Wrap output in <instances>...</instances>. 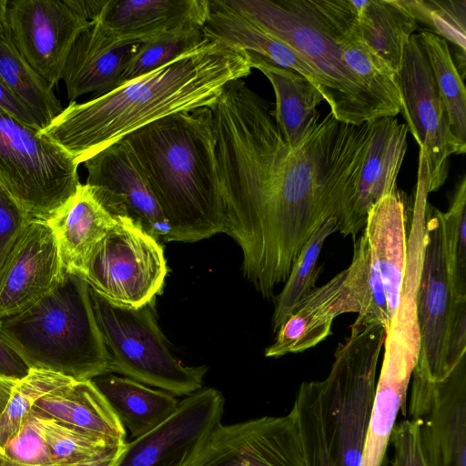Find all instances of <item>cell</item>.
Listing matches in <instances>:
<instances>
[{"label":"cell","mask_w":466,"mask_h":466,"mask_svg":"<svg viewBox=\"0 0 466 466\" xmlns=\"http://www.w3.org/2000/svg\"><path fill=\"white\" fill-rule=\"evenodd\" d=\"M209 109L226 234L241 248L244 277L272 299L326 219L350 224L373 120L349 124L329 112L291 148L270 105L242 79Z\"/></svg>","instance_id":"1"},{"label":"cell","mask_w":466,"mask_h":466,"mask_svg":"<svg viewBox=\"0 0 466 466\" xmlns=\"http://www.w3.org/2000/svg\"><path fill=\"white\" fill-rule=\"evenodd\" d=\"M251 69L248 52L208 39L151 73L88 101L70 102L41 133L80 164L159 118L211 107L227 84Z\"/></svg>","instance_id":"2"},{"label":"cell","mask_w":466,"mask_h":466,"mask_svg":"<svg viewBox=\"0 0 466 466\" xmlns=\"http://www.w3.org/2000/svg\"><path fill=\"white\" fill-rule=\"evenodd\" d=\"M122 139L167 221L165 242H195L226 233L208 107L167 116Z\"/></svg>","instance_id":"3"},{"label":"cell","mask_w":466,"mask_h":466,"mask_svg":"<svg viewBox=\"0 0 466 466\" xmlns=\"http://www.w3.org/2000/svg\"><path fill=\"white\" fill-rule=\"evenodd\" d=\"M0 338L29 369L77 381L112 373L90 287L78 274L65 272L58 285L31 307L0 319Z\"/></svg>","instance_id":"4"},{"label":"cell","mask_w":466,"mask_h":466,"mask_svg":"<svg viewBox=\"0 0 466 466\" xmlns=\"http://www.w3.org/2000/svg\"><path fill=\"white\" fill-rule=\"evenodd\" d=\"M228 4L300 54L327 82L330 112L360 125L390 116L342 58L339 34L350 0H227Z\"/></svg>","instance_id":"5"},{"label":"cell","mask_w":466,"mask_h":466,"mask_svg":"<svg viewBox=\"0 0 466 466\" xmlns=\"http://www.w3.org/2000/svg\"><path fill=\"white\" fill-rule=\"evenodd\" d=\"M385 329L354 321L319 381L321 416L336 466H360L376 393V374Z\"/></svg>","instance_id":"6"},{"label":"cell","mask_w":466,"mask_h":466,"mask_svg":"<svg viewBox=\"0 0 466 466\" xmlns=\"http://www.w3.org/2000/svg\"><path fill=\"white\" fill-rule=\"evenodd\" d=\"M95 316L111 360V372L173 395L202 388L206 366L184 365L170 351L155 317V300L129 307L115 303L90 288Z\"/></svg>","instance_id":"7"},{"label":"cell","mask_w":466,"mask_h":466,"mask_svg":"<svg viewBox=\"0 0 466 466\" xmlns=\"http://www.w3.org/2000/svg\"><path fill=\"white\" fill-rule=\"evenodd\" d=\"M78 165L41 130L0 109V187L30 218L47 220L76 191Z\"/></svg>","instance_id":"8"},{"label":"cell","mask_w":466,"mask_h":466,"mask_svg":"<svg viewBox=\"0 0 466 466\" xmlns=\"http://www.w3.org/2000/svg\"><path fill=\"white\" fill-rule=\"evenodd\" d=\"M167 273L160 240L130 219L116 218L90 254L82 277L107 299L141 307L162 292Z\"/></svg>","instance_id":"9"},{"label":"cell","mask_w":466,"mask_h":466,"mask_svg":"<svg viewBox=\"0 0 466 466\" xmlns=\"http://www.w3.org/2000/svg\"><path fill=\"white\" fill-rule=\"evenodd\" d=\"M396 82L400 112L426 164L428 191H437L447 179L449 157L464 154L466 144L451 131L445 106L418 35H412L404 47Z\"/></svg>","instance_id":"10"},{"label":"cell","mask_w":466,"mask_h":466,"mask_svg":"<svg viewBox=\"0 0 466 466\" xmlns=\"http://www.w3.org/2000/svg\"><path fill=\"white\" fill-rule=\"evenodd\" d=\"M466 299L453 298L447 270L441 210L426 211L422 266L416 294L420 355L415 370L432 381L448 376L447 348L453 318Z\"/></svg>","instance_id":"11"},{"label":"cell","mask_w":466,"mask_h":466,"mask_svg":"<svg viewBox=\"0 0 466 466\" xmlns=\"http://www.w3.org/2000/svg\"><path fill=\"white\" fill-rule=\"evenodd\" d=\"M407 408L427 466H466V355L441 380L414 370Z\"/></svg>","instance_id":"12"},{"label":"cell","mask_w":466,"mask_h":466,"mask_svg":"<svg viewBox=\"0 0 466 466\" xmlns=\"http://www.w3.org/2000/svg\"><path fill=\"white\" fill-rule=\"evenodd\" d=\"M224 403L214 388L187 395L163 422L126 442L114 466H188L221 424Z\"/></svg>","instance_id":"13"},{"label":"cell","mask_w":466,"mask_h":466,"mask_svg":"<svg viewBox=\"0 0 466 466\" xmlns=\"http://www.w3.org/2000/svg\"><path fill=\"white\" fill-rule=\"evenodd\" d=\"M7 19L13 44L53 87L75 41L92 25L71 0L8 1Z\"/></svg>","instance_id":"14"},{"label":"cell","mask_w":466,"mask_h":466,"mask_svg":"<svg viewBox=\"0 0 466 466\" xmlns=\"http://www.w3.org/2000/svg\"><path fill=\"white\" fill-rule=\"evenodd\" d=\"M188 466H307L291 412L219 424Z\"/></svg>","instance_id":"15"},{"label":"cell","mask_w":466,"mask_h":466,"mask_svg":"<svg viewBox=\"0 0 466 466\" xmlns=\"http://www.w3.org/2000/svg\"><path fill=\"white\" fill-rule=\"evenodd\" d=\"M88 185L114 218L130 219L151 236L162 239L169 228L134 154L119 140L83 162Z\"/></svg>","instance_id":"16"},{"label":"cell","mask_w":466,"mask_h":466,"mask_svg":"<svg viewBox=\"0 0 466 466\" xmlns=\"http://www.w3.org/2000/svg\"><path fill=\"white\" fill-rule=\"evenodd\" d=\"M64 274L50 227L31 218L0 268V319L31 307L55 289Z\"/></svg>","instance_id":"17"},{"label":"cell","mask_w":466,"mask_h":466,"mask_svg":"<svg viewBox=\"0 0 466 466\" xmlns=\"http://www.w3.org/2000/svg\"><path fill=\"white\" fill-rule=\"evenodd\" d=\"M208 14V0H104L91 24L117 40L144 43L202 28Z\"/></svg>","instance_id":"18"},{"label":"cell","mask_w":466,"mask_h":466,"mask_svg":"<svg viewBox=\"0 0 466 466\" xmlns=\"http://www.w3.org/2000/svg\"><path fill=\"white\" fill-rule=\"evenodd\" d=\"M360 306L344 269L308 294L278 329L265 356L279 358L309 350L331 333L334 319L345 313H360Z\"/></svg>","instance_id":"19"},{"label":"cell","mask_w":466,"mask_h":466,"mask_svg":"<svg viewBox=\"0 0 466 466\" xmlns=\"http://www.w3.org/2000/svg\"><path fill=\"white\" fill-rule=\"evenodd\" d=\"M140 44L117 40L92 24L75 41L64 66L62 80L69 101L88 93L100 96L118 86Z\"/></svg>","instance_id":"20"},{"label":"cell","mask_w":466,"mask_h":466,"mask_svg":"<svg viewBox=\"0 0 466 466\" xmlns=\"http://www.w3.org/2000/svg\"><path fill=\"white\" fill-rule=\"evenodd\" d=\"M205 37L259 56L293 70L309 80L330 106L327 82L296 50L273 36L254 21L229 5L227 0H208V14L202 27Z\"/></svg>","instance_id":"21"},{"label":"cell","mask_w":466,"mask_h":466,"mask_svg":"<svg viewBox=\"0 0 466 466\" xmlns=\"http://www.w3.org/2000/svg\"><path fill=\"white\" fill-rule=\"evenodd\" d=\"M362 232L381 279L391 319L400 301L408 248L407 210L399 190L382 197L370 208Z\"/></svg>","instance_id":"22"},{"label":"cell","mask_w":466,"mask_h":466,"mask_svg":"<svg viewBox=\"0 0 466 466\" xmlns=\"http://www.w3.org/2000/svg\"><path fill=\"white\" fill-rule=\"evenodd\" d=\"M408 128L394 116L372 121V133L360 172L350 235L364 228L370 208L382 197L396 192L397 177L404 159L408 144Z\"/></svg>","instance_id":"23"},{"label":"cell","mask_w":466,"mask_h":466,"mask_svg":"<svg viewBox=\"0 0 466 466\" xmlns=\"http://www.w3.org/2000/svg\"><path fill=\"white\" fill-rule=\"evenodd\" d=\"M65 272L83 276L87 259L116 223L93 189L80 184L76 191L47 219Z\"/></svg>","instance_id":"24"},{"label":"cell","mask_w":466,"mask_h":466,"mask_svg":"<svg viewBox=\"0 0 466 466\" xmlns=\"http://www.w3.org/2000/svg\"><path fill=\"white\" fill-rule=\"evenodd\" d=\"M32 410L115 444L126 443V430L92 380H73L37 400Z\"/></svg>","instance_id":"25"},{"label":"cell","mask_w":466,"mask_h":466,"mask_svg":"<svg viewBox=\"0 0 466 466\" xmlns=\"http://www.w3.org/2000/svg\"><path fill=\"white\" fill-rule=\"evenodd\" d=\"M252 68L270 82L275 93L272 115L286 143L296 148L319 119L317 106L324 100L319 89L302 75L278 66L249 53Z\"/></svg>","instance_id":"26"},{"label":"cell","mask_w":466,"mask_h":466,"mask_svg":"<svg viewBox=\"0 0 466 466\" xmlns=\"http://www.w3.org/2000/svg\"><path fill=\"white\" fill-rule=\"evenodd\" d=\"M91 380L134 439L163 422L179 402L169 392L151 389L127 377L107 373Z\"/></svg>","instance_id":"27"},{"label":"cell","mask_w":466,"mask_h":466,"mask_svg":"<svg viewBox=\"0 0 466 466\" xmlns=\"http://www.w3.org/2000/svg\"><path fill=\"white\" fill-rule=\"evenodd\" d=\"M362 41L397 75L417 21L400 0H350Z\"/></svg>","instance_id":"28"},{"label":"cell","mask_w":466,"mask_h":466,"mask_svg":"<svg viewBox=\"0 0 466 466\" xmlns=\"http://www.w3.org/2000/svg\"><path fill=\"white\" fill-rule=\"evenodd\" d=\"M339 41L345 64L368 86L390 116H396L400 113V106L396 75L362 41L356 27L355 11L351 2Z\"/></svg>","instance_id":"29"},{"label":"cell","mask_w":466,"mask_h":466,"mask_svg":"<svg viewBox=\"0 0 466 466\" xmlns=\"http://www.w3.org/2000/svg\"><path fill=\"white\" fill-rule=\"evenodd\" d=\"M0 78L27 106L42 130L63 111L53 86L25 59L11 38H0Z\"/></svg>","instance_id":"30"},{"label":"cell","mask_w":466,"mask_h":466,"mask_svg":"<svg viewBox=\"0 0 466 466\" xmlns=\"http://www.w3.org/2000/svg\"><path fill=\"white\" fill-rule=\"evenodd\" d=\"M445 106L452 135L466 144V90L463 78L443 38L430 31L418 35Z\"/></svg>","instance_id":"31"},{"label":"cell","mask_w":466,"mask_h":466,"mask_svg":"<svg viewBox=\"0 0 466 466\" xmlns=\"http://www.w3.org/2000/svg\"><path fill=\"white\" fill-rule=\"evenodd\" d=\"M336 231H338L336 219L329 218L316 229L303 247L282 290L275 299L272 316L274 331H278L298 304L317 288L316 281L320 270L318 267L319 256L325 240Z\"/></svg>","instance_id":"32"},{"label":"cell","mask_w":466,"mask_h":466,"mask_svg":"<svg viewBox=\"0 0 466 466\" xmlns=\"http://www.w3.org/2000/svg\"><path fill=\"white\" fill-rule=\"evenodd\" d=\"M346 270L348 282L360 306L355 320L381 325L386 332L391 319L381 279L371 261L368 241L362 231L354 243L352 260Z\"/></svg>","instance_id":"33"},{"label":"cell","mask_w":466,"mask_h":466,"mask_svg":"<svg viewBox=\"0 0 466 466\" xmlns=\"http://www.w3.org/2000/svg\"><path fill=\"white\" fill-rule=\"evenodd\" d=\"M73 380L54 371L29 369L28 373L17 380L7 406L0 416V451L18 432L37 400Z\"/></svg>","instance_id":"34"},{"label":"cell","mask_w":466,"mask_h":466,"mask_svg":"<svg viewBox=\"0 0 466 466\" xmlns=\"http://www.w3.org/2000/svg\"><path fill=\"white\" fill-rule=\"evenodd\" d=\"M447 270L454 299H466V177L457 184L451 205L441 211Z\"/></svg>","instance_id":"35"},{"label":"cell","mask_w":466,"mask_h":466,"mask_svg":"<svg viewBox=\"0 0 466 466\" xmlns=\"http://www.w3.org/2000/svg\"><path fill=\"white\" fill-rule=\"evenodd\" d=\"M290 412L300 432L307 466H336L324 431L319 381L301 383Z\"/></svg>","instance_id":"36"},{"label":"cell","mask_w":466,"mask_h":466,"mask_svg":"<svg viewBox=\"0 0 466 466\" xmlns=\"http://www.w3.org/2000/svg\"><path fill=\"white\" fill-rule=\"evenodd\" d=\"M208 40L202 28H198L141 43L128 62L122 75L120 85L173 62Z\"/></svg>","instance_id":"37"},{"label":"cell","mask_w":466,"mask_h":466,"mask_svg":"<svg viewBox=\"0 0 466 466\" xmlns=\"http://www.w3.org/2000/svg\"><path fill=\"white\" fill-rule=\"evenodd\" d=\"M33 412L56 462L70 463L89 460L115 447L124 445L115 444L52 418Z\"/></svg>","instance_id":"38"},{"label":"cell","mask_w":466,"mask_h":466,"mask_svg":"<svg viewBox=\"0 0 466 466\" xmlns=\"http://www.w3.org/2000/svg\"><path fill=\"white\" fill-rule=\"evenodd\" d=\"M417 21L454 44L465 57L466 0H400Z\"/></svg>","instance_id":"39"},{"label":"cell","mask_w":466,"mask_h":466,"mask_svg":"<svg viewBox=\"0 0 466 466\" xmlns=\"http://www.w3.org/2000/svg\"><path fill=\"white\" fill-rule=\"evenodd\" d=\"M0 453L12 461L25 464L56 462L41 434L36 416L32 410L18 432Z\"/></svg>","instance_id":"40"},{"label":"cell","mask_w":466,"mask_h":466,"mask_svg":"<svg viewBox=\"0 0 466 466\" xmlns=\"http://www.w3.org/2000/svg\"><path fill=\"white\" fill-rule=\"evenodd\" d=\"M390 442L393 447V456L383 466H427L414 420L405 419L396 422Z\"/></svg>","instance_id":"41"},{"label":"cell","mask_w":466,"mask_h":466,"mask_svg":"<svg viewBox=\"0 0 466 466\" xmlns=\"http://www.w3.org/2000/svg\"><path fill=\"white\" fill-rule=\"evenodd\" d=\"M30 219L0 187V268Z\"/></svg>","instance_id":"42"},{"label":"cell","mask_w":466,"mask_h":466,"mask_svg":"<svg viewBox=\"0 0 466 466\" xmlns=\"http://www.w3.org/2000/svg\"><path fill=\"white\" fill-rule=\"evenodd\" d=\"M0 109L33 128L42 130L38 121L27 106L0 78Z\"/></svg>","instance_id":"43"},{"label":"cell","mask_w":466,"mask_h":466,"mask_svg":"<svg viewBox=\"0 0 466 466\" xmlns=\"http://www.w3.org/2000/svg\"><path fill=\"white\" fill-rule=\"evenodd\" d=\"M125 444L115 447L95 458L70 463L25 464L12 461L0 453V466H114Z\"/></svg>","instance_id":"44"},{"label":"cell","mask_w":466,"mask_h":466,"mask_svg":"<svg viewBox=\"0 0 466 466\" xmlns=\"http://www.w3.org/2000/svg\"><path fill=\"white\" fill-rule=\"evenodd\" d=\"M28 371L22 359L0 338V374L22 379Z\"/></svg>","instance_id":"45"},{"label":"cell","mask_w":466,"mask_h":466,"mask_svg":"<svg viewBox=\"0 0 466 466\" xmlns=\"http://www.w3.org/2000/svg\"><path fill=\"white\" fill-rule=\"evenodd\" d=\"M18 380L0 374V416L5 410Z\"/></svg>","instance_id":"46"},{"label":"cell","mask_w":466,"mask_h":466,"mask_svg":"<svg viewBox=\"0 0 466 466\" xmlns=\"http://www.w3.org/2000/svg\"><path fill=\"white\" fill-rule=\"evenodd\" d=\"M8 0H0V38H10V30L7 19Z\"/></svg>","instance_id":"47"}]
</instances>
